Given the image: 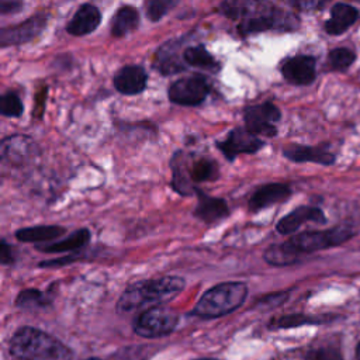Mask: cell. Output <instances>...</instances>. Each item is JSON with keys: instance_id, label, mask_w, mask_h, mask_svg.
I'll use <instances>...</instances> for the list:
<instances>
[{"instance_id": "6da1fadb", "label": "cell", "mask_w": 360, "mask_h": 360, "mask_svg": "<svg viewBox=\"0 0 360 360\" xmlns=\"http://www.w3.org/2000/svg\"><path fill=\"white\" fill-rule=\"evenodd\" d=\"M219 11L238 22L240 34L262 31H295L300 18L269 0H224Z\"/></svg>"}, {"instance_id": "7a4b0ae2", "label": "cell", "mask_w": 360, "mask_h": 360, "mask_svg": "<svg viewBox=\"0 0 360 360\" xmlns=\"http://www.w3.org/2000/svg\"><path fill=\"white\" fill-rule=\"evenodd\" d=\"M17 360H72L73 352L58 338L32 326L18 328L8 340Z\"/></svg>"}, {"instance_id": "3957f363", "label": "cell", "mask_w": 360, "mask_h": 360, "mask_svg": "<svg viewBox=\"0 0 360 360\" xmlns=\"http://www.w3.org/2000/svg\"><path fill=\"white\" fill-rule=\"evenodd\" d=\"M186 285L180 276L148 278L128 285L117 302L118 314H128L145 307L160 305L176 297Z\"/></svg>"}, {"instance_id": "277c9868", "label": "cell", "mask_w": 360, "mask_h": 360, "mask_svg": "<svg viewBox=\"0 0 360 360\" xmlns=\"http://www.w3.org/2000/svg\"><path fill=\"white\" fill-rule=\"evenodd\" d=\"M172 169V188L184 197L195 193L197 184L214 181L219 177V167L217 162L207 156L190 155L177 150L170 159Z\"/></svg>"}, {"instance_id": "5b68a950", "label": "cell", "mask_w": 360, "mask_h": 360, "mask_svg": "<svg viewBox=\"0 0 360 360\" xmlns=\"http://www.w3.org/2000/svg\"><path fill=\"white\" fill-rule=\"evenodd\" d=\"M248 285L242 281H226L208 288L197 301L190 315L212 319L236 311L248 297Z\"/></svg>"}, {"instance_id": "8992f818", "label": "cell", "mask_w": 360, "mask_h": 360, "mask_svg": "<svg viewBox=\"0 0 360 360\" xmlns=\"http://www.w3.org/2000/svg\"><path fill=\"white\" fill-rule=\"evenodd\" d=\"M357 231L349 225H338L325 231H307L292 235L284 243L298 256L339 246L352 239Z\"/></svg>"}, {"instance_id": "52a82bcc", "label": "cell", "mask_w": 360, "mask_h": 360, "mask_svg": "<svg viewBox=\"0 0 360 360\" xmlns=\"http://www.w3.org/2000/svg\"><path fill=\"white\" fill-rule=\"evenodd\" d=\"M179 323V314L162 305L143 311L134 322V332L145 339H158L170 335Z\"/></svg>"}, {"instance_id": "ba28073f", "label": "cell", "mask_w": 360, "mask_h": 360, "mask_svg": "<svg viewBox=\"0 0 360 360\" xmlns=\"http://www.w3.org/2000/svg\"><path fill=\"white\" fill-rule=\"evenodd\" d=\"M0 155L3 163L14 167H22L34 163L39 155V146L27 135H11L1 141Z\"/></svg>"}, {"instance_id": "9c48e42d", "label": "cell", "mask_w": 360, "mask_h": 360, "mask_svg": "<svg viewBox=\"0 0 360 360\" xmlns=\"http://www.w3.org/2000/svg\"><path fill=\"white\" fill-rule=\"evenodd\" d=\"M210 91V83L204 76L193 75L176 80L167 91L170 101L180 105H197L202 103Z\"/></svg>"}, {"instance_id": "30bf717a", "label": "cell", "mask_w": 360, "mask_h": 360, "mask_svg": "<svg viewBox=\"0 0 360 360\" xmlns=\"http://www.w3.org/2000/svg\"><path fill=\"white\" fill-rule=\"evenodd\" d=\"M246 128L262 136H274L277 134L276 124L281 118L280 110L270 101L250 105L243 114Z\"/></svg>"}, {"instance_id": "8fae6325", "label": "cell", "mask_w": 360, "mask_h": 360, "mask_svg": "<svg viewBox=\"0 0 360 360\" xmlns=\"http://www.w3.org/2000/svg\"><path fill=\"white\" fill-rule=\"evenodd\" d=\"M263 146L264 142L259 138V135L240 127L232 129L225 139L217 142V148L229 162L242 153H256Z\"/></svg>"}, {"instance_id": "7c38bea8", "label": "cell", "mask_w": 360, "mask_h": 360, "mask_svg": "<svg viewBox=\"0 0 360 360\" xmlns=\"http://www.w3.org/2000/svg\"><path fill=\"white\" fill-rule=\"evenodd\" d=\"M46 21L48 15L45 13H39L22 21L21 24L3 28L0 32V44L3 46L25 44L42 32V30L46 25Z\"/></svg>"}, {"instance_id": "4fadbf2b", "label": "cell", "mask_w": 360, "mask_h": 360, "mask_svg": "<svg viewBox=\"0 0 360 360\" xmlns=\"http://www.w3.org/2000/svg\"><path fill=\"white\" fill-rule=\"evenodd\" d=\"M316 60L309 55H298L285 60L281 66L284 79L295 86L311 84L315 79Z\"/></svg>"}, {"instance_id": "5bb4252c", "label": "cell", "mask_w": 360, "mask_h": 360, "mask_svg": "<svg viewBox=\"0 0 360 360\" xmlns=\"http://www.w3.org/2000/svg\"><path fill=\"white\" fill-rule=\"evenodd\" d=\"M307 222H316V224H325L326 217L323 211L318 207L312 205H301L297 207L294 211L288 212L284 215L277 224H276V231L281 235H288L294 233L301 225Z\"/></svg>"}, {"instance_id": "9a60e30c", "label": "cell", "mask_w": 360, "mask_h": 360, "mask_svg": "<svg viewBox=\"0 0 360 360\" xmlns=\"http://www.w3.org/2000/svg\"><path fill=\"white\" fill-rule=\"evenodd\" d=\"M291 195V188L284 183H269L257 187L249 198V210L257 212L274 204L285 201Z\"/></svg>"}, {"instance_id": "2e32d148", "label": "cell", "mask_w": 360, "mask_h": 360, "mask_svg": "<svg viewBox=\"0 0 360 360\" xmlns=\"http://www.w3.org/2000/svg\"><path fill=\"white\" fill-rule=\"evenodd\" d=\"M195 194H197V205L194 210L195 218L201 219L205 224H214L229 215V208L224 198L211 197L200 188L195 190Z\"/></svg>"}, {"instance_id": "e0dca14e", "label": "cell", "mask_w": 360, "mask_h": 360, "mask_svg": "<svg viewBox=\"0 0 360 360\" xmlns=\"http://www.w3.org/2000/svg\"><path fill=\"white\" fill-rule=\"evenodd\" d=\"M284 158L291 162L302 163V162H312L323 166H330L335 163L336 156L330 150L325 149L323 146H307V145H288L283 149Z\"/></svg>"}, {"instance_id": "ac0fdd59", "label": "cell", "mask_w": 360, "mask_h": 360, "mask_svg": "<svg viewBox=\"0 0 360 360\" xmlns=\"http://www.w3.org/2000/svg\"><path fill=\"white\" fill-rule=\"evenodd\" d=\"M101 15L96 6L93 4H83L77 8L72 20L66 25V31L72 35L80 37L93 32L100 24Z\"/></svg>"}, {"instance_id": "d6986e66", "label": "cell", "mask_w": 360, "mask_h": 360, "mask_svg": "<svg viewBox=\"0 0 360 360\" xmlns=\"http://www.w3.org/2000/svg\"><path fill=\"white\" fill-rule=\"evenodd\" d=\"M114 86L122 94H138L146 86V73L136 65L124 66L117 72Z\"/></svg>"}, {"instance_id": "ffe728a7", "label": "cell", "mask_w": 360, "mask_h": 360, "mask_svg": "<svg viewBox=\"0 0 360 360\" xmlns=\"http://www.w3.org/2000/svg\"><path fill=\"white\" fill-rule=\"evenodd\" d=\"M359 10L346 3H336L330 10V18L325 22V31L329 35H340L347 31L357 20Z\"/></svg>"}, {"instance_id": "44dd1931", "label": "cell", "mask_w": 360, "mask_h": 360, "mask_svg": "<svg viewBox=\"0 0 360 360\" xmlns=\"http://www.w3.org/2000/svg\"><path fill=\"white\" fill-rule=\"evenodd\" d=\"M91 233L87 228L77 229L72 232L68 238L58 240V242H51L45 245H38L37 249L44 252V253H63V252H73L77 249H82L83 246L87 245L90 240Z\"/></svg>"}, {"instance_id": "7402d4cb", "label": "cell", "mask_w": 360, "mask_h": 360, "mask_svg": "<svg viewBox=\"0 0 360 360\" xmlns=\"http://www.w3.org/2000/svg\"><path fill=\"white\" fill-rule=\"evenodd\" d=\"M65 233V228L59 225H35L21 228L15 232V238L24 243L49 242Z\"/></svg>"}, {"instance_id": "603a6c76", "label": "cell", "mask_w": 360, "mask_h": 360, "mask_svg": "<svg viewBox=\"0 0 360 360\" xmlns=\"http://www.w3.org/2000/svg\"><path fill=\"white\" fill-rule=\"evenodd\" d=\"M139 14L136 8L131 6H124L117 10L111 20V34L114 37H124L138 27Z\"/></svg>"}, {"instance_id": "cb8c5ba5", "label": "cell", "mask_w": 360, "mask_h": 360, "mask_svg": "<svg viewBox=\"0 0 360 360\" xmlns=\"http://www.w3.org/2000/svg\"><path fill=\"white\" fill-rule=\"evenodd\" d=\"M330 319V316H318V315H304V314H291V315H283L278 318L271 319L269 323L270 329H288V328H297L302 325H319L325 323Z\"/></svg>"}, {"instance_id": "d4e9b609", "label": "cell", "mask_w": 360, "mask_h": 360, "mask_svg": "<svg viewBox=\"0 0 360 360\" xmlns=\"http://www.w3.org/2000/svg\"><path fill=\"white\" fill-rule=\"evenodd\" d=\"M156 60H158V69L163 75H173L183 70V63L177 53V48L173 42H167L159 49L156 55Z\"/></svg>"}, {"instance_id": "484cf974", "label": "cell", "mask_w": 360, "mask_h": 360, "mask_svg": "<svg viewBox=\"0 0 360 360\" xmlns=\"http://www.w3.org/2000/svg\"><path fill=\"white\" fill-rule=\"evenodd\" d=\"M263 259L266 263H269L270 266H290L294 264L297 262H300L301 256L295 255L294 252H291L288 249V246L283 242V243H274L270 245L263 255Z\"/></svg>"}, {"instance_id": "4316f807", "label": "cell", "mask_w": 360, "mask_h": 360, "mask_svg": "<svg viewBox=\"0 0 360 360\" xmlns=\"http://www.w3.org/2000/svg\"><path fill=\"white\" fill-rule=\"evenodd\" d=\"M183 59L190 66H197V68H202V69H208V70L219 69V65L217 63V60L202 45L187 48L183 53Z\"/></svg>"}, {"instance_id": "83f0119b", "label": "cell", "mask_w": 360, "mask_h": 360, "mask_svg": "<svg viewBox=\"0 0 360 360\" xmlns=\"http://www.w3.org/2000/svg\"><path fill=\"white\" fill-rule=\"evenodd\" d=\"M51 304V298L46 297L45 292L37 288H25L18 292L15 298V307L21 309H37L45 308Z\"/></svg>"}, {"instance_id": "f1b7e54d", "label": "cell", "mask_w": 360, "mask_h": 360, "mask_svg": "<svg viewBox=\"0 0 360 360\" xmlns=\"http://www.w3.org/2000/svg\"><path fill=\"white\" fill-rule=\"evenodd\" d=\"M356 59V53L349 48H335L328 53V63L335 70H346Z\"/></svg>"}, {"instance_id": "f546056e", "label": "cell", "mask_w": 360, "mask_h": 360, "mask_svg": "<svg viewBox=\"0 0 360 360\" xmlns=\"http://www.w3.org/2000/svg\"><path fill=\"white\" fill-rule=\"evenodd\" d=\"M179 0H148L145 3L146 15L150 21L160 20L169 10H172Z\"/></svg>"}, {"instance_id": "4dcf8cb0", "label": "cell", "mask_w": 360, "mask_h": 360, "mask_svg": "<svg viewBox=\"0 0 360 360\" xmlns=\"http://www.w3.org/2000/svg\"><path fill=\"white\" fill-rule=\"evenodd\" d=\"M0 111L6 117H20L22 114V104L15 93H6L0 98Z\"/></svg>"}, {"instance_id": "1f68e13d", "label": "cell", "mask_w": 360, "mask_h": 360, "mask_svg": "<svg viewBox=\"0 0 360 360\" xmlns=\"http://www.w3.org/2000/svg\"><path fill=\"white\" fill-rule=\"evenodd\" d=\"M305 359L307 360H343L340 352L338 349L329 347V346H323V347L311 350Z\"/></svg>"}, {"instance_id": "d6a6232c", "label": "cell", "mask_w": 360, "mask_h": 360, "mask_svg": "<svg viewBox=\"0 0 360 360\" xmlns=\"http://www.w3.org/2000/svg\"><path fill=\"white\" fill-rule=\"evenodd\" d=\"M281 1L301 11L321 10L329 3V0H281Z\"/></svg>"}, {"instance_id": "836d02e7", "label": "cell", "mask_w": 360, "mask_h": 360, "mask_svg": "<svg viewBox=\"0 0 360 360\" xmlns=\"http://www.w3.org/2000/svg\"><path fill=\"white\" fill-rule=\"evenodd\" d=\"M287 298H288V291H280V292H274V294L263 297L260 301H257V305L276 307V305L283 304Z\"/></svg>"}, {"instance_id": "e575fe53", "label": "cell", "mask_w": 360, "mask_h": 360, "mask_svg": "<svg viewBox=\"0 0 360 360\" xmlns=\"http://www.w3.org/2000/svg\"><path fill=\"white\" fill-rule=\"evenodd\" d=\"M15 260V255H14V250L13 248L4 240L1 239V243H0V262L3 266H10L13 264Z\"/></svg>"}, {"instance_id": "d590c367", "label": "cell", "mask_w": 360, "mask_h": 360, "mask_svg": "<svg viewBox=\"0 0 360 360\" xmlns=\"http://www.w3.org/2000/svg\"><path fill=\"white\" fill-rule=\"evenodd\" d=\"M22 6H24L22 0H0L1 14L18 13L22 8Z\"/></svg>"}, {"instance_id": "8d00e7d4", "label": "cell", "mask_w": 360, "mask_h": 360, "mask_svg": "<svg viewBox=\"0 0 360 360\" xmlns=\"http://www.w3.org/2000/svg\"><path fill=\"white\" fill-rule=\"evenodd\" d=\"M356 360H360V342L357 343V347H356Z\"/></svg>"}, {"instance_id": "74e56055", "label": "cell", "mask_w": 360, "mask_h": 360, "mask_svg": "<svg viewBox=\"0 0 360 360\" xmlns=\"http://www.w3.org/2000/svg\"><path fill=\"white\" fill-rule=\"evenodd\" d=\"M197 360H218V359H197Z\"/></svg>"}, {"instance_id": "f35d334b", "label": "cell", "mask_w": 360, "mask_h": 360, "mask_svg": "<svg viewBox=\"0 0 360 360\" xmlns=\"http://www.w3.org/2000/svg\"><path fill=\"white\" fill-rule=\"evenodd\" d=\"M86 360H101V359H96V357H91V359H86Z\"/></svg>"}, {"instance_id": "ab89813d", "label": "cell", "mask_w": 360, "mask_h": 360, "mask_svg": "<svg viewBox=\"0 0 360 360\" xmlns=\"http://www.w3.org/2000/svg\"><path fill=\"white\" fill-rule=\"evenodd\" d=\"M356 1H360V0H356Z\"/></svg>"}]
</instances>
